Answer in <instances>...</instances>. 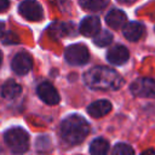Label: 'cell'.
<instances>
[{
  "label": "cell",
  "mask_w": 155,
  "mask_h": 155,
  "mask_svg": "<svg viewBox=\"0 0 155 155\" xmlns=\"http://www.w3.org/2000/svg\"><path fill=\"white\" fill-rule=\"evenodd\" d=\"M85 84L93 90H117L124 84L117 71L107 67H94L84 75Z\"/></svg>",
  "instance_id": "obj_1"
},
{
  "label": "cell",
  "mask_w": 155,
  "mask_h": 155,
  "mask_svg": "<svg viewBox=\"0 0 155 155\" xmlns=\"http://www.w3.org/2000/svg\"><path fill=\"white\" fill-rule=\"evenodd\" d=\"M90 126L87 121L80 115H70L63 120L61 125L62 138L71 145L81 143L88 134Z\"/></svg>",
  "instance_id": "obj_2"
},
{
  "label": "cell",
  "mask_w": 155,
  "mask_h": 155,
  "mask_svg": "<svg viewBox=\"0 0 155 155\" xmlns=\"http://www.w3.org/2000/svg\"><path fill=\"white\" fill-rule=\"evenodd\" d=\"M5 143L15 154H23L29 148V136L21 127H12L5 132Z\"/></svg>",
  "instance_id": "obj_3"
},
{
  "label": "cell",
  "mask_w": 155,
  "mask_h": 155,
  "mask_svg": "<svg viewBox=\"0 0 155 155\" xmlns=\"http://www.w3.org/2000/svg\"><path fill=\"white\" fill-rule=\"evenodd\" d=\"M64 57L67 62L73 65H82L88 62L90 52L85 45L75 44V45H70L67 47Z\"/></svg>",
  "instance_id": "obj_4"
},
{
  "label": "cell",
  "mask_w": 155,
  "mask_h": 155,
  "mask_svg": "<svg viewBox=\"0 0 155 155\" xmlns=\"http://www.w3.org/2000/svg\"><path fill=\"white\" fill-rule=\"evenodd\" d=\"M131 92L137 97L155 98V80L150 78H139L132 82Z\"/></svg>",
  "instance_id": "obj_5"
},
{
  "label": "cell",
  "mask_w": 155,
  "mask_h": 155,
  "mask_svg": "<svg viewBox=\"0 0 155 155\" xmlns=\"http://www.w3.org/2000/svg\"><path fill=\"white\" fill-rule=\"evenodd\" d=\"M18 12L22 17L29 21H40L44 16L42 7L35 0H25L22 1L18 6Z\"/></svg>",
  "instance_id": "obj_6"
},
{
  "label": "cell",
  "mask_w": 155,
  "mask_h": 155,
  "mask_svg": "<svg viewBox=\"0 0 155 155\" xmlns=\"http://www.w3.org/2000/svg\"><path fill=\"white\" fill-rule=\"evenodd\" d=\"M36 92H38V96L40 97V99L42 102H45L46 104H50V105L58 104V102L61 99L57 90L50 82H41L38 86Z\"/></svg>",
  "instance_id": "obj_7"
},
{
  "label": "cell",
  "mask_w": 155,
  "mask_h": 155,
  "mask_svg": "<svg viewBox=\"0 0 155 155\" xmlns=\"http://www.w3.org/2000/svg\"><path fill=\"white\" fill-rule=\"evenodd\" d=\"M12 70L18 74V75H24L27 74L31 67H33V59L30 57V54H28L27 52H19L17 53L11 63Z\"/></svg>",
  "instance_id": "obj_8"
},
{
  "label": "cell",
  "mask_w": 155,
  "mask_h": 155,
  "mask_svg": "<svg viewBox=\"0 0 155 155\" xmlns=\"http://www.w3.org/2000/svg\"><path fill=\"white\" fill-rule=\"evenodd\" d=\"M128 57H130V52L122 45H115L107 53V59L115 65H121L126 63L128 61Z\"/></svg>",
  "instance_id": "obj_9"
},
{
  "label": "cell",
  "mask_w": 155,
  "mask_h": 155,
  "mask_svg": "<svg viewBox=\"0 0 155 155\" xmlns=\"http://www.w3.org/2000/svg\"><path fill=\"white\" fill-rule=\"evenodd\" d=\"M101 31V22L98 17H85L80 23V33L85 36H96Z\"/></svg>",
  "instance_id": "obj_10"
},
{
  "label": "cell",
  "mask_w": 155,
  "mask_h": 155,
  "mask_svg": "<svg viewBox=\"0 0 155 155\" xmlns=\"http://www.w3.org/2000/svg\"><path fill=\"white\" fill-rule=\"evenodd\" d=\"M111 110V103L107 99H101L91 103L87 107V113L92 117H102Z\"/></svg>",
  "instance_id": "obj_11"
},
{
  "label": "cell",
  "mask_w": 155,
  "mask_h": 155,
  "mask_svg": "<svg viewBox=\"0 0 155 155\" xmlns=\"http://www.w3.org/2000/svg\"><path fill=\"white\" fill-rule=\"evenodd\" d=\"M124 36L130 41L139 40L144 34V25L138 22H130L124 27Z\"/></svg>",
  "instance_id": "obj_12"
},
{
  "label": "cell",
  "mask_w": 155,
  "mask_h": 155,
  "mask_svg": "<svg viewBox=\"0 0 155 155\" xmlns=\"http://www.w3.org/2000/svg\"><path fill=\"white\" fill-rule=\"evenodd\" d=\"M126 19H127V17L121 10H111L105 17L107 24L113 29H120V28L125 27Z\"/></svg>",
  "instance_id": "obj_13"
},
{
  "label": "cell",
  "mask_w": 155,
  "mask_h": 155,
  "mask_svg": "<svg viewBox=\"0 0 155 155\" xmlns=\"http://www.w3.org/2000/svg\"><path fill=\"white\" fill-rule=\"evenodd\" d=\"M21 92H22V86L13 80L6 81L1 87V96L6 99H13L18 97Z\"/></svg>",
  "instance_id": "obj_14"
},
{
  "label": "cell",
  "mask_w": 155,
  "mask_h": 155,
  "mask_svg": "<svg viewBox=\"0 0 155 155\" xmlns=\"http://www.w3.org/2000/svg\"><path fill=\"white\" fill-rule=\"evenodd\" d=\"M109 150V143L104 138H96L90 145L91 155H107Z\"/></svg>",
  "instance_id": "obj_15"
},
{
  "label": "cell",
  "mask_w": 155,
  "mask_h": 155,
  "mask_svg": "<svg viewBox=\"0 0 155 155\" xmlns=\"http://www.w3.org/2000/svg\"><path fill=\"white\" fill-rule=\"evenodd\" d=\"M109 4V0H80L81 7L88 11H99L103 10Z\"/></svg>",
  "instance_id": "obj_16"
},
{
  "label": "cell",
  "mask_w": 155,
  "mask_h": 155,
  "mask_svg": "<svg viewBox=\"0 0 155 155\" xmlns=\"http://www.w3.org/2000/svg\"><path fill=\"white\" fill-rule=\"evenodd\" d=\"M111 41H113V35H111V33L108 31V30H101V31L94 36V39H93L94 45L101 46V47L108 46Z\"/></svg>",
  "instance_id": "obj_17"
},
{
  "label": "cell",
  "mask_w": 155,
  "mask_h": 155,
  "mask_svg": "<svg viewBox=\"0 0 155 155\" xmlns=\"http://www.w3.org/2000/svg\"><path fill=\"white\" fill-rule=\"evenodd\" d=\"M48 29H50L51 35L58 36V38L69 34V25L68 24H63V23H54Z\"/></svg>",
  "instance_id": "obj_18"
},
{
  "label": "cell",
  "mask_w": 155,
  "mask_h": 155,
  "mask_svg": "<svg viewBox=\"0 0 155 155\" xmlns=\"http://www.w3.org/2000/svg\"><path fill=\"white\" fill-rule=\"evenodd\" d=\"M111 155H134V150L125 143H119L114 147Z\"/></svg>",
  "instance_id": "obj_19"
},
{
  "label": "cell",
  "mask_w": 155,
  "mask_h": 155,
  "mask_svg": "<svg viewBox=\"0 0 155 155\" xmlns=\"http://www.w3.org/2000/svg\"><path fill=\"white\" fill-rule=\"evenodd\" d=\"M10 5V1L8 0H0V12L5 11Z\"/></svg>",
  "instance_id": "obj_20"
},
{
  "label": "cell",
  "mask_w": 155,
  "mask_h": 155,
  "mask_svg": "<svg viewBox=\"0 0 155 155\" xmlns=\"http://www.w3.org/2000/svg\"><path fill=\"white\" fill-rule=\"evenodd\" d=\"M140 155H155V151H154L153 149H148V150L143 151Z\"/></svg>",
  "instance_id": "obj_21"
},
{
  "label": "cell",
  "mask_w": 155,
  "mask_h": 155,
  "mask_svg": "<svg viewBox=\"0 0 155 155\" xmlns=\"http://www.w3.org/2000/svg\"><path fill=\"white\" fill-rule=\"evenodd\" d=\"M4 33H5V24L2 22H0V38L4 35Z\"/></svg>",
  "instance_id": "obj_22"
},
{
  "label": "cell",
  "mask_w": 155,
  "mask_h": 155,
  "mask_svg": "<svg viewBox=\"0 0 155 155\" xmlns=\"http://www.w3.org/2000/svg\"><path fill=\"white\" fill-rule=\"evenodd\" d=\"M120 2H122V4H132V2H134L136 0H119Z\"/></svg>",
  "instance_id": "obj_23"
},
{
  "label": "cell",
  "mask_w": 155,
  "mask_h": 155,
  "mask_svg": "<svg viewBox=\"0 0 155 155\" xmlns=\"http://www.w3.org/2000/svg\"><path fill=\"white\" fill-rule=\"evenodd\" d=\"M1 62H2V52L0 51V65H1Z\"/></svg>",
  "instance_id": "obj_24"
}]
</instances>
